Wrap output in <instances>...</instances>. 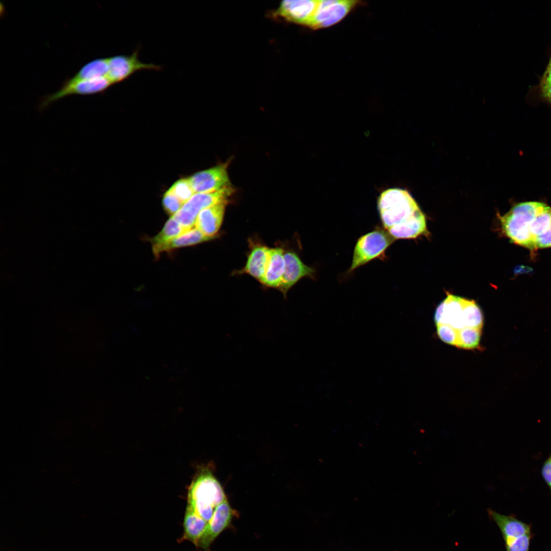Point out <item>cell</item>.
<instances>
[{
  "label": "cell",
  "instance_id": "obj_1",
  "mask_svg": "<svg viewBox=\"0 0 551 551\" xmlns=\"http://www.w3.org/2000/svg\"><path fill=\"white\" fill-rule=\"evenodd\" d=\"M434 320L437 334L443 342L467 350L480 346L484 316L474 300L447 293L437 306Z\"/></svg>",
  "mask_w": 551,
  "mask_h": 551
},
{
  "label": "cell",
  "instance_id": "obj_2",
  "mask_svg": "<svg viewBox=\"0 0 551 551\" xmlns=\"http://www.w3.org/2000/svg\"><path fill=\"white\" fill-rule=\"evenodd\" d=\"M377 204L382 227L395 240L429 234L424 215L407 190L387 189L380 194Z\"/></svg>",
  "mask_w": 551,
  "mask_h": 551
},
{
  "label": "cell",
  "instance_id": "obj_3",
  "mask_svg": "<svg viewBox=\"0 0 551 551\" xmlns=\"http://www.w3.org/2000/svg\"><path fill=\"white\" fill-rule=\"evenodd\" d=\"M226 499L220 485L209 472L203 473L192 483L187 506L208 522L215 509Z\"/></svg>",
  "mask_w": 551,
  "mask_h": 551
},
{
  "label": "cell",
  "instance_id": "obj_4",
  "mask_svg": "<svg viewBox=\"0 0 551 551\" xmlns=\"http://www.w3.org/2000/svg\"><path fill=\"white\" fill-rule=\"evenodd\" d=\"M395 240L383 227H377L360 236L355 245L352 262L347 273L378 258L384 259L386 249Z\"/></svg>",
  "mask_w": 551,
  "mask_h": 551
},
{
  "label": "cell",
  "instance_id": "obj_5",
  "mask_svg": "<svg viewBox=\"0 0 551 551\" xmlns=\"http://www.w3.org/2000/svg\"><path fill=\"white\" fill-rule=\"evenodd\" d=\"M488 513L502 533L506 551H529L534 536L531 524L519 520L514 514L506 515L491 510Z\"/></svg>",
  "mask_w": 551,
  "mask_h": 551
},
{
  "label": "cell",
  "instance_id": "obj_6",
  "mask_svg": "<svg viewBox=\"0 0 551 551\" xmlns=\"http://www.w3.org/2000/svg\"><path fill=\"white\" fill-rule=\"evenodd\" d=\"M234 192V188L230 186L214 192L195 193L172 217L184 228L190 230L195 227L197 216L202 210L219 203L228 202Z\"/></svg>",
  "mask_w": 551,
  "mask_h": 551
},
{
  "label": "cell",
  "instance_id": "obj_7",
  "mask_svg": "<svg viewBox=\"0 0 551 551\" xmlns=\"http://www.w3.org/2000/svg\"><path fill=\"white\" fill-rule=\"evenodd\" d=\"M112 85L107 77L90 80L68 79L58 91L43 97L39 105V110L42 111L53 103L68 95L103 93Z\"/></svg>",
  "mask_w": 551,
  "mask_h": 551
},
{
  "label": "cell",
  "instance_id": "obj_8",
  "mask_svg": "<svg viewBox=\"0 0 551 551\" xmlns=\"http://www.w3.org/2000/svg\"><path fill=\"white\" fill-rule=\"evenodd\" d=\"M360 2L358 1H318L316 11L309 28L316 30L336 24L342 20Z\"/></svg>",
  "mask_w": 551,
  "mask_h": 551
},
{
  "label": "cell",
  "instance_id": "obj_9",
  "mask_svg": "<svg viewBox=\"0 0 551 551\" xmlns=\"http://www.w3.org/2000/svg\"><path fill=\"white\" fill-rule=\"evenodd\" d=\"M139 49L131 55H119L109 59V71L107 77L113 84L127 80L138 71L154 70L159 71L162 66L153 63H145L139 59Z\"/></svg>",
  "mask_w": 551,
  "mask_h": 551
},
{
  "label": "cell",
  "instance_id": "obj_10",
  "mask_svg": "<svg viewBox=\"0 0 551 551\" xmlns=\"http://www.w3.org/2000/svg\"><path fill=\"white\" fill-rule=\"evenodd\" d=\"M237 512L230 506L227 499L218 505L211 519L199 538L196 547L210 551L211 544L216 538L231 524Z\"/></svg>",
  "mask_w": 551,
  "mask_h": 551
},
{
  "label": "cell",
  "instance_id": "obj_11",
  "mask_svg": "<svg viewBox=\"0 0 551 551\" xmlns=\"http://www.w3.org/2000/svg\"><path fill=\"white\" fill-rule=\"evenodd\" d=\"M227 164L197 172L189 178L195 193H211L231 186Z\"/></svg>",
  "mask_w": 551,
  "mask_h": 551
},
{
  "label": "cell",
  "instance_id": "obj_12",
  "mask_svg": "<svg viewBox=\"0 0 551 551\" xmlns=\"http://www.w3.org/2000/svg\"><path fill=\"white\" fill-rule=\"evenodd\" d=\"M318 0H288L281 3L274 12L276 16L309 27L315 13Z\"/></svg>",
  "mask_w": 551,
  "mask_h": 551
},
{
  "label": "cell",
  "instance_id": "obj_13",
  "mask_svg": "<svg viewBox=\"0 0 551 551\" xmlns=\"http://www.w3.org/2000/svg\"><path fill=\"white\" fill-rule=\"evenodd\" d=\"M285 270L279 290L286 298L289 290L304 278L314 279V268L305 264L293 251H284Z\"/></svg>",
  "mask_w": 551,
  "mask_h": 551
},
{
  "label": "cell",
  "instance_id": "obj_14",
  "mask_svg": "<svg viewBox=\"0 0 551 551\" xmlns=\"http://www.w3.org/2000/svg\"><path fill=\"white\" fill-rule=\"evenodd\" d=\"M249 247L244 266L235 273L247 274L261 283L267 267L269 248L260 242L253 240H249Z\"/></svg>",
  "mask_w": 551,
  "mask_h": 551
},
{
  "label": "cell",
  "instance_id": "obj_15",
  "mask_svg": "<svg viewBox=\"0 0 551 551\" xmlns=\"http://www.w3.org/2000/svg\"><path fill=\"white\" fill-rule=\"evenodd\" d=\"M228 203V202L219 203L202 210L197 216L195 227L207 236L216 237Z\"/></svg>",
  "mask_w": 551,
  "mask_h": 551
},
{
  "label": "cell",
  "instance_id": "obj_16",
  "mask_svg": "<svg viewBox=\"0 0 551 551\" xmlns=\"http://www.w3.org/2000/svg\"><path fill=\"white\" fill-rule=\"evenodd\" d=\"M285 270L284 249L269 248L267 267L261 283L266 287L279 289Z\"/></svg>",
  "mask_w": 551,
  "mask_h": 551
},
{
  "label": "cell",
  "instance_id": "obj_17",
  "mask_svg": "<svg viewBox=\"0 0 551 551\" xmlns=\"http://www.w3.org/2000/svg\"><path fill=\"white\" fill-rule=\"evenodd\" d=\"M215 238L207 236L194 227L185 233L152 250L155 257L159 258L163 252H170L179 248L196 245L211 240Z\"/></svg>",
  "mask_w": 551,
  "mask_h": 551
},
{
  "label": "cell",
  "instance_id": "obj_18",
  "mask_svg": "<svg viewBox=\"0 0 551 551\" xmlns=\"http://www.w3.org/2000/svg\"><path fill=\"white\" fill-rule=\"evenodd\" d=\"M208 522L191 507L187 506L183 520V534L178 542L189 541L196 547Z\"/></svg>",
  "mask_w": 551,
  "mask_h": 551
},
{
  "label": "cell",
  "instance_id": "obj_19",
  "mask_svg": "<svg viewBox=\"0 0 551 551\" xmlns=\"http://www.w3.org/2000/svg\"><path fill=\"white\" fill-rule=\"evenodd\" d=\"M109 71V59L98 58L83 66L72 78L74 80H90L107 77Z\"/></svg>",
  "mask_w": 551,
  "mask_h": 551
},
{
  "label": "cell",
  "instance_id": "obj_20",
  "mask_svg": "<svg viewBox=\"0 0 551 551\" xmlns=\"http://www.w3.org/2000/svg\"><path fill=\"white\" fill-rule=\"evenodd\" d=\"M190 230L184 228L172 216L167 221L161 231L149 241L152 249L158 247Z\"/></svg>",
  "mask_w": 551,
  "mask_h": 551
},
{
  "label": "cell",
  "instance_id": "obj_21",
  "mask_svg": "<svg viewBox=\"0 0 551 551\" xmlns=\"http://www.w3.org/2000/svg\"><path fill=\"white\" fill-rule=\"evenodd\" d=\"M169 189L184 204L186 203L195 194L189 178L182 179L177 181Z\"/></svg>",
  "mask_w": 551,
  "mask_h": 551
},
{
  "label": "cell",
  "instance_id": "obj_22",
  "mask_svg": "<svg viewBox=\"0 0 551 551\" xmlns=\"http://www.w3.org/2000/svg\"><path fill=\"white\" fill-rule=\"evenodd\" d=\"M162 204L166 213L172 216L181 209L184 204L169 189L163 196Z\"/></svg>",
  "mask_w": 551,
  "mask_h": 551
},
{
  "label": "cell",
  "instance_id": "obj_23",
  "mask_svg": "<svg viewBox=\"0 0 551 551\" xmlns=\"http://www.w3.org/2000/svg\"><path fill=\"white\" fill-rule=\"evenodd\" d=\"M541 474L551 492V455L544 462L541 469Z\"/></svg>",
  "mask_w": 551,
  "mask_h": 551
},
{
  "label": "cell",
  "instance_id": "obj_24",
  "mask_svg": "<svg viewBox=\"0 0 551 551\" xmlns=\"http://www.w3.org/2000/svg\"><path fill=\"white\" fill-rule=\"evenodd\" d=\"M541 90L543 96L551 103V84L543 81Z\"/></svg>",
  "mask_w": 551,
  "mask_h": 551
},
{
  "label": "cell",
  "instance_id": "obj_25",
  "mask_svg": "<svg viewBox=\"0 0 551 551\" xmlns=\"http://www.w3.org/2000/svg\"><path fill=\"white\" fill-rule=\"evenodd\" d=\"M532 270V269L530 267L523 265L518 266L515 269L516 273H529Z\"/></svg>",
  "mask_w": 551,
  "mask_h": 551
},
{
  "label": "cell",
  "instance_id": "obj_26",
  "mask_svg": "<svg viewBox=\"0 0 551 551\" xmlns=\"http://www.w3.org/2000/svg\"><path fill=\"white\" fill-rule=\"evenodd\" d=\"M543 78H543V81H545L546 82H548V83L551 84V63L550 62H549V65L548 66V67L547 68V70L546 71V72L545 73V74H544V76Z\"/></svg>",
  "mask_w": 551,
  "mask_h": 551
},
{
  "label": "cell",
  "instance_id": "obj_27",
  "mask_svg": "<svg viewBox=\"0 0 551 551\" xmlns=\"http://www.w3.org/2000/svg\"><path fill=\"white\" fill-rule=\"evenodd\" d=\"M550 62L551 63V59H550Z\"/></svg>",
  "mask_w": 551,
  "mask_h": 551
}]
</instances>
